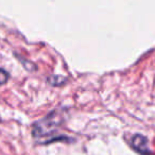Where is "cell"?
Returning a JSON list of instances; mask_svg holds the SVG:
<instances>
[{
    "label": "cell",
    "mask_w": 155,
    "mask_h": 155,
    "mask_svg": "<svg viewBox=\"0 0 155 155\" xmlns=\"http://www.w3.org/2000/svg\"><path fill=\"white\" fill-rule=\"evenodd\" d=\"M62 119L58 117V112L53 110L48 116L37 121L33 125L32 135L38 143H50L56 140H64V136H58V127Z\"/></svg>",
    "instance_id": "obj_1"
},
{
    "label": "cell",
    "mask_w": 155,
    "mask_h": 155,
    "mask_svg": "<svg viewBox=\"0 0 155 155\" xmlns=\"http://www.w3.org/2000/svg\"><path fill=\"white\" fill-rule=\"evenodd\" d=\"M130 146L134 151L139 153L140 155H152L150 148H149V140L141 134H135L131 137Z\"/></svg>",
    "instance_id": "obj_2"
},
{
    "label": "cell",
    "mask_w": 155,
    "mask_h": 155,
    "mask_svg": "<svg viewBox=\"0 0 155 155\" xmlns=\"http://www.w3.org/2000/svg\"><path fill=\"white\" fill-rule=\"evenodd\" d=\"M9 78H10L9 73L5 70L0 68V85L5 84V83L8 82V80H9Z\"/></svg>",
    "instance_id": "obj_3"
}]
</instances>
